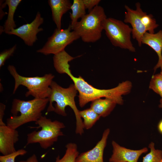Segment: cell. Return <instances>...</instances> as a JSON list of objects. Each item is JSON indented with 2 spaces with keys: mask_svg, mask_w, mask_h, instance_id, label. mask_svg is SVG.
Here are the masks:
<instances>
[{
  "mask_svg": "<svg viewBox=\"0 0 162 162\" xmlns=\"http://www.w3.org/2000/svg\"><path fill=\"white\" fill-rule=\"evenodd\" d=\"M160 68H161V71L160 74L162 75V64L160 66Z\"/></svg>",
  "mask_w": 162,
  "mask_h": 162,
  "instance_id": "cell-31",
  "label": "cell"
},
{
  "mask_svg": "<svg viewBox=\"0 0 162 162\" xmlns=\"http://www.w3.org/2000/svg\"><path fill=\"white\" fill-rule=\"evenodd\" d=\"M51 92L49 97V105L47 112L54 111L58 115L65 116L67 114L65 108L69 106L73 110L76 118V134L80 135L84 132L83 121L80 117L79 110L75 101V98L77 91L74 84H71L67 88H63L56 82L52 81L50 86Z\"/></svg>",
  "mask_w": 162,
  "mask_h": 162,
  "instance_id": "cell-2",
  "label": "cell"
},
{
  "mask_svg": "<svg viewBox=\"0 0 162 162\" xmlns=\"http://www.w3.org/2000/svg\"><path fill=\"white\" fill-rule=\"evenodd\" d=\"M8 69L14 80V94L20 86H23L28 90L25 94L26 97L32 96L40 99L49 97L51 91L50 86L54 77L52 74H46L42 76L26 77L20 75L14 65H9Z\"/></svg>",
  "mask_w": 162,
  "mask_h": 162,
  "instance_id": "cell-4",
  "label": "cell"
},
{
  "mask_svg": "<svg viewBox=\"0 0 162 162\" xmlns=\"http://www.w3.org/2000/svg\"><path fill=\"white\" fill-rule=\"evenodd\" d=\"M27 153L23 149H19L10 154L0 156V162H15L16 158L19 156H23Z\"/></svg>",
  "mask_w": 162,
  "mask_h": 162,
  "instance_id": "cell-23",
  "label": "cell"
},
{
  "mask_svg": "<svg viewBox=\"0 0 162 162\" xmlns=\"http://www.w3.org/2000/svg\"><path fill=\"white\" fill-rule=\"evenodd\" d=\"M18 131L7 124L0 126V152L3 155L16 151L15 144L19 140Z\"/></svg>",
  "mask_w": 162,
  "mask_h": 162,
  "instance_id": "cell-13",
  "label": "cell"
},
{
  "mask_svg": "<svg viewBox=\"0 0 162 162\" xmlns=\"http://www.w3.org/2000/svg\"><path fill=\"white\" fill-rule=\"evenodd\" d=\"M44 22L40 13L37 12L35 18L30 23L23 25L9 32L8 35H15L21 38L25 44L32 46L38 40L37 34L43 30L40 26Z\"/></svg>",
  "mask_w": 162,
  "mask_h": 162,
  "instance_id": "cell-10",
  "label": "cell"
},
{
  "mask_svg": "<svg viewBox=\"0 0 162 162\" xmlns=\"http://www.w3.org/2000/svg\"><path fill=\"white\" fill-rule=\"evenodd\" d=\"M136 9L134 10L125 5L124 22L130 23L132 27V37L137 41L138 46H142V40L144 34L146 32L151 34L154 33V29L159 25L151 14H147L141 8L139 2L135 4Z\"/></svg>",
  "mask_w": 162,
  "mask_h": 162,
  "instance_id": "cell-7",
  "label": "cell"
},
{
  "mask_svg": "<svg viewBox=\"0 0 162 162\" xmlns=\"http://www.w3.org/2000/svg\"><path fill=\"white\" fill-rule=\"evenodd\" d=\"M159 107L160 108H162V98L160 99V104L159 105Z\"/></svg>",
  "mask_w": 162,
  "mask_h": 162,
  "instance_id": "cell-30",
  "label": "cell"
},
{
  "mask_svg": "<svg viewBox=\"0 0 162 162\" xmlns=\"http://www.w3.org/2000/svg\"><path fill=\"white\" fill-rule=\"evenodd\" d=\"M6 106L3 104L0 103V126L6 124L3 121Z\"/></svg>",
  "mask_w": 162,
  "mask_h": 162,
  "instance_id": "cell-26",
  "label": "cell"
},
{
  "mask_svg": "<svg viewBox=\"0 0 162 162\" xmlns=\"http://www.w3.org/2000/svg\"><path fill=\"white\" fill-rule=\"evenodd\" d=\"M65 152L61 158L58 155L56 158L55 162H76V160L79 155L76 144L70 142L65 146Z\"/></svg>",
  "mask_w": 162,
  "mask_h": 162,
  "instance_id": "cell-20",
  "label": "cell"
},
{
  "mask_svg": "<svg viewBox=\"0 0 162 162\" xmlns=\"http://www.w3.org/2000/svg\"><path fill=\"white\" fill-rule=\"evenodd\" d=\"M17 162H38L36 155L33 154L26 160H20Z\"/></svg>",
  "mask_w": 162,
  "mask_h": 162,
  "instance_id": "cell-28",
  "label": "cell"
},
{
  "mask_svg": "<svg viewBox=\"0 0 162 162\" xmlns=\"http://www.w3.org/2000/svg\"><path fill=\"white\" fill-rule=\"evenodd\" d=\"M70 9L72 13L70 14L71 28L78 22V20L81 18L86 14V8L82 0H74Z\"/></svg>",
  "mask_w": 162,
  "mask_h": 162,
  "instance_id": "cell-18",
  "label": "cell"
},
{
  "mask_svg": "<svg viewBox=\"0 0 162 162\" xmlns=\"http://www.w3.org/2000/svg\"><path fill=\"white\" fill-rule=\"evenodd\" d=\"M150 152L143 158L142 162H161L162 159V151L156 149L154 143L151 142L148 145Z\"/></svg>",
  "mask_w": 162,
  "mask_h": 162,
  "instance_id": "cell-21",
  "label": "cell"
},
{
  "mask_svg": "<svg viewBox=\"0 0 162 162\" xmlns=\"http://www.w3.org/2000/svg\"><path fill=\"white\" fill-rule=\"evenodd\" d=\"M71 30L70 25L65 29L56 28L44 45L37 50V52L46 56L55 55L64 50L66 46L80 38L75 31H71Z\"/></svg>",
  "mask_w": 162,
  "mask_h": 162,
  "instance_id": "cell-9",
  "label": "cell"
},
{
  "mask_svg": "<svg viewBox=\"0 0 162 162\" xmlns=\"http://www.w3.org/2000/svg\"><path fill=\"white\" fill-rule=\"evenodd\" d=\"M142 43L149 46L158 56V61L154 68L155 71L162 64V30L155 34L146 32L142 38Z\"/></svg>",
  "mask_w": 162,
  "mask_h": 162,
  "instance_id": "cell-14",
  "label": "cell"
},
{
  "mask_svg": "<svg viewBox=\"0 0 162 162\" xmlns=\"http://www.w3.org/2000/svg\"><path fill=\"white\" fill-rule=\"evenodd\" d=\"M80 117L83 118L84 128L88 130L91 128L101 117L91 108L80 111Z\"/></svg>",
  "mask_w": 162,
  "mask_h": 162,
  "instance_id": "cell-19",
  "label": "cell"
},
{
  "mask_svg": "<svg viewBox=\"0 0 162 162\" xmlns=\"http://www.w3.org/2000/svg\"><path fill=\"white\" fill-rule=\"evenodd\" d=\"M149 88L162 98V75L160 74H157L152 76Z\"/></svg>",
  "mask_w": 162,
  "mask_h": 162,
  "instance_id": "cell-22",
  "label": "cell"
},
{
  "mask_svg": "<svg viewBox=\"0 0 162 162\" xmlns=\"http://www.w3.org/2000/svg\"><path fill=\"white\" fill-rule=\"evenodd\" d=\"M161 162H162V160H161Z\"/></svg>",
  "mask_w": 162,
  "mask_h": 162,
  "instance_id": "cell-32",
  "label": "cell"
},
{
  "mask_svg": "<svg viewBox=\"0 0 162 162\" xmlns=\"http://www.w3.org/2000/svg\"><path fill=\"white\" fill-rule=\"evenodd\" d=\"M21 1V0H6L4 1L8 8L7 18L3 26L4 32L7 34L16 28L14 16L17 7Z\"/></svg>",
  "mask_w": 162,
  "mask_h": 162,
  "instance_id": "cell-17",
  "label": "cell"
},
{
  "mask_svg": "<svg viewBox=\"0 0 162 162\" xmlns=\"http://www.w3.org/2000/svg\"><path fill=\"white\" fill-rule=\"evenodd\" d=\"M107 18L101 6L95 7L81 18L71 28L86 43H94L99 40L104 30L103 23Z\"/></svg>",
  "mask_w": 162,
  "mask_h": 162,
  "instance_id": "cell-5",
  "label": "cell"
},
{
  "mask_svg": "<svg viewBox=\"0 0 162 162\" xmlns=\"http://www.w3.org/2000/svg\"><path fill=\"white\" fill-rule=\"evenodd\" d=\"M7 5L5 4V2L3 0H0V20L2 19L3 17L4 16L6 13L3 10V9Z\"/></svg>",
  "mask_w": 162,
  "mask_h": 162,
  "instance_id": "cell-27",
  "label": "cell"
},
{
  "mask_svg": "<svg viewBox=\"0 0 162 162\" xmlns=\"http://www.w3.org/2000/svg\"><path fill=\"white\" fill-rule=\"evenodd\" d=\"M86 9L89 12L95 7L98 5L101 1L100 0H82Z\"/></svg>",
  "mask_w": 162,
  "mask_h": 162,
  "instance_id": "cell-25",
  "label": "cell"
},
{
  "mask_svg": "<svg viewBox=\"0 0 162 162\" xmlns=\"http://www.w3.org/2000/svg\"><path fill=\"white\" fill-rule=\"evenodd\" d=\"M116 104L115 102L110 99L100 98L92 101L90 108L100 117H105L110 114Z\"/></svg>",
  "mask_w": 162,
  "mask_h": 162,
  "instance_id": "cell-16",
  "label": "cell"
},
{
  "mask_svg": "<svg viewBox=\"0 0 162 162\" xmlns=\"http://www.w3.org/2000/svg\"><path fill=\"white\" fill-rule=\"evenodd\" d=\"M110 132L109 128L105 129L101 140L95 146L91 149L79 154L76 162H104V152Z\"/></svg>",
  "mask_w": 162,
  "mask_h": 162,
  "instance_id": "cell-12",
  "label": "cell"
},
{
  "mask_svg": "<svg viewBox=\"0 0 162 162\" xmlns=\"http://www.w3.org/2000/svg\"><path fill=\"white\" fill-rule=\"evenodd\" d=\"M71 61L70 58L68 57H62L56 60L54 66L58 73L66 74L73 82L79 93V102L80 107H84L90 102L103 97L112 100L116 104H123L122 95L127 94L130 92L132 87L131 82H123L119 83L116 87L110 89L96 88L85 81L81 76L77 77L72 75L69 64Z\"/></svg>",
  "mask_w": 162,
  "mask_h": 162,
  "instance_id": "cell-1",
  "label": "cell"
},
{
  "mask_svg": "<svg viewBox=\"0 0 162 162\" xmlns=\"http://www.w3.org/2000/svg\"><path fill=\"white\" fill-rule=\"evenodd\" d=\"M16 49V44H15L9 49L5 50L0 53V68L4 64L7 60L12 56Z\"/></svg>",
  "mask_w": 162,
  "mask_h": 162,
  "instance_id": "cell-24",
  "label": "cell"
},
{
  "mask_svg": "<svg viewBox=\"0 0 162 162\" xmlns=\"http://www.w3.org/2000/svg\"><path fill=\"white\" fill-rule=\"evenodd\" d=\"M158 128L159 131L162 134V119L159 122Z\"/></svg>",
  "mask_w": 162,
  "mask_h": 162,
  "instance_id": "cell-29",
  "label": "cell"
},
{
  "mask_svg": "<svg viewBox=\"0 0 162 162\" xmlns=\"http://www.w3.org/2000/svg\"><path fill=\"white\" fill-rule=\"evenodd\" d=\"M103 29L112 45L135 52L131 40L132 29L122 21L112 18H106L103 23Z\"/></svg>",
  "mask_w": 162,
  "mask_h": 162,
  "instance_id": "cell-8",
  "label": "cell"
},
{
  "mask_svg": "<svg viewBox=\"0 0 162 162\" xmlns=\"http://www.w3.org/2000/svg\"><path fill=\"white\" fill-rule=\"evenodd\" d=\"M38 126L30 127L41 129L34 130L27 135L26 146L38 143L43 149H47L56 142L59 136L64 135L62 129L65 127L64 124L58 120L52 121L45 116H42L35 122Z\"/></svg>",
  "mask_w": 162,
  "mask_h": 162,
  "instance_id": "cell-6",
  "label": "cell"
},
{
  "mask_svg": "<svg viewBox=\"0 0 162 162\" xmlns=\"http://www.w3.org/2000/svg\"><path fill=\"white\" fill-rule=\"evenodd\" d=\"M112 153L109 158V162H138L140 156L148 151L146 147L137 150L126 148L114 140L112 141Z\"/></svg>",
  "mask_w": 162,
  "mask_h": 162,
  "instance_id": "cell-11",
  "label": "cell"
},
{
  "mask_svg": "<svg viewBox=\"0 0 162 162\" xmlns=\"http://www.w3.org/2000/svg\"><path fill=\"white\" fill-rule=\"evenodd\" d=\"M48 98H34L25 101L13 100L10 112L12 114L6 120V124L14 129L27 123L37 121L49 103Z\"/></svg>",
  "mask_w": 162,
  "mask_h": 162,
  "instance_id": "cell-3",
  "label": "cell"
},
{
  "mask_svg": "<svg viewBox=\"0 0 162 162\" xmlns=\"http://www.w3.org/2000/svg\"><path fill=\"white\" fill-rule=\"evenodd\" d=\"M48 3L51 8L52 19L56 28L61 29L62 16L70 9L72 4L69 0H49Z\"/></svg>",
  "mask_w": 162,
  "mask_h": 162,
  "instance_id": "cell-15",
  "label": "cell"
}]
</instances>
